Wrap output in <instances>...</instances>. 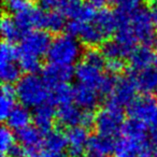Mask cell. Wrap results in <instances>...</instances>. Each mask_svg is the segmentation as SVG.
Instances as JSON below:
<instances>
[{
	"label": "cell",
	"instance_id": "4fadbf2b",
	"mask_svg": "<svg viewBox=\"0 0 157 157\" xmlns=\"http://www.w3.org/2000/svg\"><path fill=\"white\" fill-rule=\"evenodd\" d=\"M67 150L70 157H82L86 152L90 138L86 127H73L69 128L67 135Z\"/></svg>",
	"mask_w": 157,
	"mask_h": 157
},
{
	"label": "cell",
	"instance_id": "ffe728a7",
	"mask_svg": "<svg viewBox=\"0 0 157 157\" xmlns=\"http://www.w3.org/2000/svg\"><path fill=\"white\" fill-rule=\"evenodd\" d=\"M0 153L1 157H18L24 153L22 147L16 145L15 137L9 127H3L0 130Z\"/></svg>",
	"mask_w": 157,
	"mask_h": 157
},
{
	"label": "cell",
	"instance_id": "ac0fdd59",
	"mask_svg": "<svg viewBox=\"0 0 157 157\" xmlns=\"http://www.w3.org/2000/svg\"><path fill=\"white\" fill-rule=\"evenodd\" d=\"M112 140L101 136L92 137L88 141L85 157H110L114 153V144Z\"/></svg>",
	"mask_w": 157,
	"mask_h": 157
},
{
	"label": "cell",
	"instance_id": "d6a6232c",
	"mask_svg": "<svg viewBox=\"0 0 157 157\" xmlns=\"http://www.w3.org/2000/svg\"><path fill=\"white\" fill-rule=\"evenodd\" d=\"M85 2L87 6L94 8V9L101 10L105 8V5H107L108 0H85Z\"/></svg>",
	"mask_w": 157,
	"mask_h": 157
},
{
	"label": "cell",
	"instance_id": "e0dca14e",
	"mask_svg": "<svg viewBox=\"0 0 157 157\" xmlns=\"http://www.w3.org/2000/svg\"><path fill=\"white\" fill-rule=\"evenodd\" d=\"M129 61H130L131 69L132 71H135V70H141L156 65L157 56L151 48L140 46L133 50V52L129 56Z\"/></svg>",
	"mask_w": 157,
	"mask_h": 157
},
{
	"label": "cell",
	"instance_id": "836d02e7",
	"mask_svg": "<svg viewBox=\"0 0 157 157\" xmlns=\"http://www.w3.org/2000/svg\"><path fill=\"white\" fill-rule=\"evenodd\" d=\"M148 12L151 14V17L157 25V0H151L150 1V9Z\"/></svg>",
	"mask_w": 157,
	"mask_h": 157
},
{
	"label": "cell",
	"instance_id": "1f68e13d",
	"mask_svg": "<svg viewBox=\"0 0 157 157\" xmlns=\"http://www.w3.org/2000/svg\"><path fill=\"white\" fill-rule=\"evenodd\" d=\"M33 157H69V156H68V154L65 151H56V150H50V148L43 147Z\"/></svg>",
	"mask_w": 157,
	"mask_h": 157
},
{
	"label": "cell",
	"instance_id": "d6986e66",
	"mask_svg": "<svg viewBox=\"0 0 157 157\" xmlns=\"http://www.w3.org/2000/svg\"><path fill=\"white\" fill-rule=\"evenodd\" d=\"M51 85V105H63L71 103L74 100V88L67 82L63 83H50Z\"/></svg>",
	"mask_w": 157,
	"mask_h": 157
},
{
	"label": "cell",
	"instance_id": "2e32d148",
	"mask_svg": "<svg viewBox=\"0 0 157 157\" xmlns=\"http://www.w3.org/2000/svg\"><path fill=\"white\" fill-rule=\"evenodd\" d=\"M43 9L50 11H59L73 18L80 12L83 5L81 0H37Z\"/></svg>",
	"mask_w": 157,
	"mask_h": 157
},
{
	"label": "cell",
	"instance_id": "484cf974",
	"mask_svg": "<svg viewBox=\"0 0 157 157\" xmlns=\"http://www.w3.org/2000/svg\"><path fill=\"white\" fill-rule=\"evenodd\" d=\"M0 31H1L2 38L9 43L18 40L23 35L22 29L20 28L16 21L14 18L10 17V16H5L1 20Z\"/></svg>",
	"mask_w": 157,
	"mask_h": 157
},
{
	"label": "cell",
	"instance_id": "7402d4cb",
	"mask_svg": "<svg viewBox=\"0 0 157 157\" xmlns=\"http://www.w3.org/2000/svg\"><path fill=\"white\" fill-rule=\"evenodd\" d=\"M31 121V114L28 108L25 105H16L13 111L7 117V123L9 128L20 131L29 126Z\"/></svg>",
	"mask_w": 157,
	"mask_h": 157
},
{
	"label": "cell",
	"instance_id": "3957f363",
	"mask_svg": "<svg viewBox=\"0 0 157 157\" xmlns=\"http://www.w3.org/2000/svg\"><path fill=\"white\" fill-rule=\"evenodd\" d=\"M52 39L43 30L25 33L18 45V59L21 67L28 73H36L41 66V59L48 55Z\"/></svg>",
	"mask_w": 157,
	"mask_h": 157
},
{
	"label": "cell",
	"instance_id": "30bf717a",
	"mask_svg": "<svg viewBox=\"0 0 157 157\" xmlns=\"http://www.w3.org/2000/svg\"><path fill=\"white\" fill-rule=\"evenodd\" d=\"M56 117L63 126L73 128V127H87L94 123L95 117L90 110L81 108L78 105L67 103L59 105L56 112Z\"/></svg>",
	"mask_w": 157,
	"mask_h": 157
},
{
	"label": "cell",
	"instance_id": "52a82bcc",
	"mask_svg": "<svg viewBox=\"0 0 157 157\" xmlns=\"http://www.w3.org/2000/svg\"><path fill=\"white\" fill-rule=\"evenodd\" d=\"M94 124L99 136L113 141L123 132L125 126L122 108L109 102L98 111L95 116Z\"/></svg>",
	"mask_w": 157,
	"mask_h": 157
},
{
	"label": "cell",
	"instance_id": "5b68a950",
	"mask_svg": "<svg viewBox=\"0 0 157 157\" xmlns=\"http://www.w3.org/2000/svg\"><path fill=\"white\" fill-rule=\"evenodd\" d=\"M46 56L52 65L72 68L82 56L80 40L71 33L57 36L51 42Z\"/></svg>",
	"mask_w": 157,
	"mask_h": 157
},
{
	"label": "cell",
	"instance_id": "9c48e42d",
	"mask_svg": "<svg viewBox=\"0 0 157 157\" xmlns=\"http://www.w3.org/2000/svg\"><path fill=\"white\" fill-rule=\"evenodd\" d=\"M21 63L18 52L11 43L6 42L0 48V76L5 83L10 84L17 81L21 74Z\"/></svg>",
	"mask_w": 157,
	"mask_h": 157
},
{
	"label": "cell",
	"instance_id": "7a4b0ae2",
	"mask_svg": "<svg viewBox=\"0 0 157 157\" xmlns=\"http://www.w3.org/2000/svg\"><path fill=\"white\" fill-rule=\"evenodd\" d=\"M123 136L114 144V157H155L157 146L146 135V127L132 120L125 123Z\"/></svg>",
	"mask_w": 157,
	"mask_h": 157
},
{
	"label": "cell",
	"instance_id": "277c9868",
	"mask_svg": "<svg viewBox=\"0 0 157 157\" xmlns=\"http://www.w3.org/2000/svg\"><path fill=\"white\" fill-rule=\"evenodd\" d=\"M17 99L27 108L41 107L51 100V85L44 76L28 73L20 78L16 84Z\"/></svg>",
	"mask_w": 157,
	"mask_h": 157
},
{
	"label": "cell",
	"instance_id": "5bb4252c",
	"mask_svg": "<svg viewBox=\"0 0 157 157\" xmlns=\"http://www.w3.org/2000/svg\"><path fill=\"white\" fill-rule=\"evenodd\" d=\"M45 15L46 12L43 10L31 6L27 10L14 15V20L16 21L23 33H28L37 28H43Z\"/></svg>",
	"mask_w": 157,
	"mask_h": 157
},
{
	"label": "cell",
	"instance_id": "ba28073f",
	"mask_svg": "<svg viewBox=\"0 0 157 157\" xmlns=\"http://www.w3.org/2000/svg\"><path fill=\"white\" fill-rule=\"evenodd\" d=\"M129 107L130 120L151 128L157 124V97L151 94L137 97Z\"/></svg>",
	"mask_w": 157,
	"mask_h": 157
},
{
	"label": "cell",
	"instance_id": "e575fe53",
	"mask_svg": "<svg viewBox=\"0 0 157 157\" xmlns=\"http://www.w3.org/2000/svg\"><path fill=\"white\" fill-rule=\"evenodd\" d=\"M150 138L152 142L157 146V124L150 128Z\"/></svg>",
	"mask_w": 157,
	"mask_h": 157
},
{
	"label": "cell",
	"instance_id": "83f0119b",
	"mask_svg": "<svg viewBox=\"0 0 157 157\" xmlns=\"http://www.w3.org/2000/svg\"><path fill=\"white\" fill-rule=\"evenodd\" d=\"M66 27L65 14L59 11L46 12L43 28L52 33H59Z\"/></svg>",
	"mask_w": 157,
	"mask_h": 157
},
{
	"label": "cell",
	"instance_id": "9a60e30c",
	"mask_svg": "<svg viewBox=\"0 0 157 157\" xmlns=\"http://www.w3.org/2000/svg\"><path fill=\"white\" fill-rule=\"evenodd\" d=\"M130 76L133 78L138 90L145 94L157 92V65L141 70H135Z\"/></svg>",
	"mask_w": 157,
	"mask_h": 157
},
{
	"label": "cell",
	"instance_id": "4dcf8cb0",
	"mask_svg": "<svg viewBox=\"0 0 157 157\" xmlns=\"http://www.w3.org/2000/svg\"><path fill=\"white\" fill-rule=\"evenodd\" d=\"M105 68H107L108 71L111 72V73H121L125 68L124 60H123L122 58L107 59Z\"/></svg>",
	"mask_w": 157,
	"mask_h": 157
},
{
	"label": "cell",
	"instance_id": "4316f807",
	"mask_svg": "<svg viewBox=\"0 0 157 157\" xmlns=\"http://www.w3.org/2000/svg\"><path fill=\"white\" fill-rule=\"evenodd\" d=\"M43 147L56 151H65L67 148V137L61 131L50 130L44 138Z\"/></svg>",
	"mask_w": 157,
	"mask_h": 157
},
{
	"label": "cell",
	"instance_id": "8992f818",
	"mask_svg": "<svg viewBox=\"0 0 157 157\" xmlns=\"http://www.w3.org/2000/svg\"><path fill=\"white\" fill-rule=\"evenodd\" d=\"M103 68L105 67L82 60L78 65L74 72L78 85L94 90L101 96L108 95L111 90L113 78H110L103 72Z\"/></svg>",
	"mask_w": 157,
	"mask_h": 157
},
{
	"label": "cell",
	"instance_id": "cb8c5ba5",
	"mask_svg": "<svg viewBox=\"0 0 157 157\" xmlns=\"http://www.w3.org/2000/svg\"><path fill=\"white\" fill-rule=\"evenodd\" d=\"M16 99H17L16 90L12 88L9 84L3 86L0 96V116L2 120H7L9 114L16 107Z\"/></svg>",
	"mask_w": 157,
	"mask_h": 157
},
{
	"label": "cell",
	"instance_id": "f546056e",
	"mask_svg": "<svg viewBox=\"0 0 157 157\" xmlns=\"http://www.w3.org/2000/svg\"><path fill=\"white\" fill-rule=\"evenodd\" d=\"M3 6L8 12L16 15L33 5L31 0H3Z\"/></svg>",
	"mask_w": 157,
	"mask_h": 157
},
{
	"label": "cell",
	"instance_id": "603a6c76",
	"mask_svg": "<svg viewBox=\"0 0 157 157\" xmlns=\"http://www.w3.org/2000/svg\"><path fill=\"white\" fill-rule=\"evenodd\" d=\"M101 95L92 90L78 85L74 88V101L76 105L86 110H90L98 105Z\"/></svg>",
	"mask_w": 157,
	"mask_h": 157
},
{
	"label": "cell",
	"instance_id": "f1b7e54d",
	"mask_svg": "<svg viewBox=\"0 0 157 157\" xmlns=\"http://www.w3.org/2000/svg\"><path fill=\"white\" fill-rule=\"evenodd\" d=\"M116 8V13L130 15L141 9V0H112Z\"/></svg>",
	"mask_w": 157,
	"mask_h": 157
},
{
	"label": "cell",
	"instance_id": "d4e9b609",
	"mask_svg": "<svg viewBox=\"0 0 157 157\" xmlns=\"http://www.w3.org/2000/svg\"><path fill=\"white\" fill-rule=\"evenodd\" d=\"M72 68L61 67L48 63V67L44 70L43 76L46 78L48 83H63L68 82L72 76Z\"/></svg>",
	"mask_w": 157,
	"mask_h": 157
},
{
	"label": "cell",
	"instance_id": "8fae6325",
	"mask_svg": "<svg viewBox=\"0 0 157 157\" xmlns=\"http://www.w3.org/2000/svg\"><path fill=\"white\" fill-rule=\"evenodd\" d=\"M137 85L131 76H120L113 78L111 90L109 92V102L123 108L129 105L136 99Z\"/></svg>",
	"mask_w": 157,
	"mask_h": 157
},
{
	"label": "cell",
	"instance_id": "44dd1931",
	"mask_svg": "<svg viewBox=\"0 0 157 157\" xmlns=\"http://www.w3.org/2000/svg\"><path fill=\"white\" fill-rule=\"evenodd\" d=\"M33 117L35 121L36 127L43 132H46V131H50L52 128L53 123L56 117V113L52 108V105L46 103V105H41L35 110Z\"/></svg>",
	"mask_w": 157,
	"mask_h": 157
},
{
	"label": "cell",
	"instance_id": "7c38bea8",
	"mask_svg": "<svg viewBox=\"0 0 157 157\" xmlns=\"http://www.w3.org/2000/svg\"><path fill=\"white\" fill-rule=\"evenodd\" d=\"M43 131L37 127L29 125L28 127L17 131V140L21 144L23 152L30 156H35L38 152L41 151V147L44 145Z\"/></svg>",
	"mask_w": 157,
	"mask_h": 157
},
{
	"label": "cell",
	"instance_id": "6da1fadb",
	"mask_svg": "<svg viewBox=\"0 0 157 157\" xmlns=\"http://www.w3.org/2000/svg\"><path fill=\"white\" fill-rule=\"evenodd\" d=\"M116 13L109 10H96L90 6L82 7L78 14L68 24L69 33L90 46L105 43L117 30Z\"/></svg>",
	"mask_w": 157,
	"mask_h": 157
}]
</instances>
